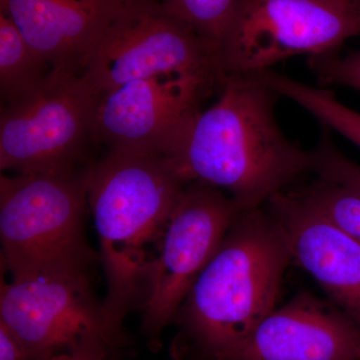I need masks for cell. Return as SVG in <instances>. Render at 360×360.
I'll list each match as a JSON object with an SVG mask.
<instances>
[{
  "instance_id": "obj_18",
  "label": "cell",
  "mask_w": 360,
  "mask_h": 360,
  "mask_svg": "<svg viewBox=\"0 0 360 360\" xmlns=\"http://www.w3.org/2000/svg\"><path fill=\"white\" fill-rule=\"evenodd\" d=\"M314 174L319 179L352 187L360 191V165L336 148L331 131L322 127L319 141L311 150Z\"/></svg>"
},
{
  "instance_id": "obj_19",
  "label": "cell",
  "mask_w": 360,
  "mask_h": 360,
  "mask_svg": "<svg viewBox=\"0 0 360 360\" xmlns=\"http://www.w3.org/2000/svg\"><path fill=\"white\" fill-rule=\"evenodd\" d=\"M130 345L127 331H117L103 326L82 336L70 352L49 360H120Z\"/></svg>"
},
{
  "instance_id": "obj_22",
  "label": "cell",
  "mask_w": 360,
  "mask_h": 360,
  "mask_svg": "<svg viewBox=\"0 0 360 360\" xmlns=\"http://www.w3.org/2000/svg\"><path fill=\"white\" fill-rule=\"evenodd\" d=\"M354 1L357 2V4H360V0H354Z\"/></svg>"
},
{
  "instance_id": "obj_8",
  "label": "cell",
  "mask_w": 360,
  "mask_h": 360,
  "mask_svg": "<svg viewBox=\"0 0 360 360\" xmlns=\"http://www.w3.org/2000/svg\"><path fill=\"white\" fill-rule=\"evenodd\" d=\"M243 212L229 194L201 184H187L168 220L141 309V333L158 352L196 279L212 260L232 222Z\"/></svg>"
},
{
  "instance_id": "obj_1",
  "label": "cell",
  "mask_w": 360,
  "mask_h": 360,
  "mask_svg": "<svg viewBox=\"0 0 360 360\" xmlns=\"http://www.w3.org/2000/svg\"><path fill=\"white\" fill-rule=\"evenodd\" d=\"M219 91L217 101L191 113L161 149L184 184L219 188L248 212L312 174L311 150L283 134L274 112L281 96L262 78L229 75Z\"/></svg>"
},
{
  "instance_id": "obj_23",
  "label": "cell",
  "mask_w": 360,
  "mask_h": 360,
  "mask_svg": "<svg viewBox=\"0 0 360 360\" xmlns=\"http://www.w3.org/2000/svg\"><path fill=\"white\" fill-rule=\"evenodd\" d=\"M120 360H122V359H120Z\"/></svg>"
},
{
  "instance_id": "obj_16",
  "label": "cell",
  "mask_w": 360,
  "mask_h": 360,
  "mask_svg": "<svg viewBox=\"0 0 360 360\" xmlns=\"http://www.w3.org/2000/svg\"><path fill=\"white\" fill-rule=\"evenodd\" d=\"M295 101L322 127L338 132L360 148V113L341 103L330 89L302 84L296 89Z\"/></svg>"
},
{
  "instance_id": "obj_2",
  "label": "cell",
  "mask_w": 360,
  "mask_h": 360,
  "mask_svg": "<svg viewBox=\"0 0 360 360\" xmlns=\"http://www.w3.org/2000/svg\"><path fill=\"white\" fill-rule=\"evenodd\" d=\"M290 262L283 231L264 205L239 213L177 312L172 357L224 360L276 309Z\"/></svg>"
},
{
  "instance_id": "obj_12",
  "label": "cell",
  "mask_w": 360,
  "mask_h": 360,
  "mask_svg": "<svg viewBox=\"0 0 360 360\" xmlns=\"http://www.w3.org/2000/svg\"><path fill=\"white\" fill-rule=\"evenodd\" d=\"M224 360H360V326L328 300L302 292Z\"/></svg>"
},
{
  "instance_id": "obj_21",
  "label": "cell",
  "mask_w": 360,
  "mask_h": 360,
  "mask_svg": "<svg viewBox=\"0 0 360 360\" xmlns=\"http://www.w3.org/2000/svg\"><path fill=\"white\" fill-rule=\"evenodd\" d=\"M0 360H30L20 341L2 322H0Z\"/></svg>"
},
{
  "instance_id": "obj_20",
  "label": "cell",
  "mask_w": 360,
  "mask_h": 360,
  "mask_svg": "<svg viewBox=\"0 0 360 360\" xmlns=\"http://www.w3.org/2000/svg\"><path fill=\"white\" fill-rule=\"evenodd\" d=\"M310 70L322 86L348 87L360 91V51L309 58Z\"/></svg>"
},
{
  "instance_id": "obj_7",
  "label": "cell",
  "mask_w": 360,
  "mask_h": 360,
  "mask_svg": "<svg viewBox=\"0 0 360 360\" xmlns=\"http://www.w3.org/2000/svg\"><path fill=\"white\" fill-rule=\"evenodd\" d=\"M98 94L84 75L52 71L39 89L4 104L0 169L14 174L77 172L92 139Z\"/></svg>"
},
{
  "instance_id": "obj_5",
  "label": "cell",
  "mask_w": 360,
  "mask_h": 360,
  "mask_svg": "<svg viewBox=\"0 0 360 360\" xmlns=\"http://www.w3.org/2000/svg\"><path fill=\"white\" fill-rule=\"evenodd\" d=\"M360 35L354 0H240L220 39L225 77L255 75L297 56L338 53Z\"/></svg>"
},
{
  "instance_id": "obj_13",
  "label": "cell",
  "mask_w": 360,
  "mask_h": 360,
  "mask_svg": "<svg viewBox=\"0 0 360 360\" xmlns=\"http://www.w3.org/2000/svg\"><path fill=\"white\" fill-rule=\"evenodd\" d=\"M123 0H0L26 42L53 71L82 75Z\"/></svg>"
},
{
  "instance_id": "obj_9",
  "label": "cell",
  "mask_w": 360,
  "mask_h": 360,
  "mask_svg": "<svg viewBox=\"0 0 360 360\" xmlns=\"http://www.w3.org/2000/svg\"><path fill=\"white\" fill-rule=\"evenodd\" d=\"M222 82L167 73L120 85L98 96L92 139L110 150L160 155L179 125Z\"/></svg>"
},
{
  "instance_id": "obj_11",
  "label": "cell",
  "mask_w": 360,
  "mask_h": 360,
  "mask_svg": "<svg viewBox=\"0 0 360 360\" xmlns=\"http://www.w3.org/2000/svg\"><path fill=\"white\" fill-rule=\"evenodd\" d=\"M264 206L283 231L291 262L314 277L329 302L360 326V243L300 193H277Z\"/></svg>"
},
{
  "instance_id": "obj_14",
  "label": "cell",
  "mask_w": 360,
  "mask_h": 360,
  "mask_svg": "<svg viewBox=\"0 0 360 360\" xmlns=\"http://www.w3.org/2000/svg\"><path fill=\"white\" fill-rule=\"evenodd\" d=\"M52 71L0 7V94L4 105L39 89Z\"/></svg>"
},
{
  "instance_id": "obj_6",
  "label": "cell",
  "mask_w": 360,
  "mask_h": 360,
  "mask_svg": "<svg viewBox=\"0 0 360 360\" xmlns=\"http://www.w3.org/2000/svg\"><path fill=\"white\" fill-rule=\"evenodd\" d=\"M184 73L224 82L219 49L158 0H123L84 77L98 96L142 78Z\"/></svg>"
},
{
  "instance_id": "obj_17",
  "label": "cell",
  "mask_w": 360,
  "mask_h": 360,
  "mask_svg": "<svg viewBox=\"0 0 360 360\" xmlns=\"http://www.w3.org/2000/svg\"><path fill=\"white\" fill-rule=\"evenodd\" d=\"M170 13L219 49L225 27L240 0H158Z\"/></svg>"
},
{
  "instance_id": "obj_15",
  "label": "cell",
  "mask_w": 360,
  "mask_h": 360,
  "mask_svg": "<svg viewBox=\"0 0 360 360\" xmlns=\"http://www.w3.org/2000/svg\"><path fill=\"white\" fill-rule=\"evenodd\" d=\"M300 193L328 221L360 243V191L319 177Z\"/></svg>"
},
{
  "instance_id": "obj_4",
  "label": "cell",
  "mask_w": 360,
  "mask_h": 360,
  "mask_svg": "<svg viewBox=\"0 0 360 360\" xmlns=\"http://www.w3.org/2000/svg\"><path fill=\"white\" fill-rule=\"evenodd\" d=\"M86 167L66 174H1V266L11 278L87 274L99 255L84 229Z\"/></svg>"
},
{
  "instance_id": "obj_3",
  "label": "cell",
  "mask_w": 360,
  "mask_h": 360,
  "mask_svg": "<svg viewBox=\"0 0 360 360\" xmlns=\"http://www.w3.org/2000/svg\"><path fill=\"white\" fill-rule=\"evenodd\" d=\"M86 186L108 285L104 317L125 330L127 315L146 302L153 250L187 184L160 155L110 150L86 167Z\"/></svg>"
},
{
  "instance_id": "obj_10",
  "label": "cell",
  "mask_w": 360,
  "mask_h": 360,
  "mask_svg": "<svg viewBox=\"0 0 360 360\" xmlns=\"http://www.w3.org/2000/svg\"><path fill=\"white\" fill-rule=\"evenodd\" d=\"M0 322L30 360H49L70 352L89 331L111 328L87 274L2 279Z\"/></svg>"
}]
</instances>
